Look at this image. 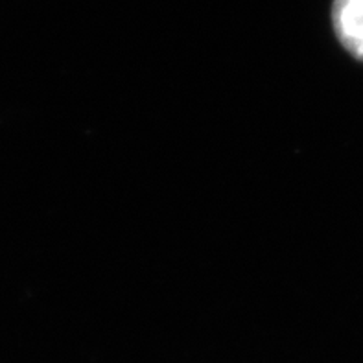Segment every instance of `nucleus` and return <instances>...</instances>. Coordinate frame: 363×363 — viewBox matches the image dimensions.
Segmentation results:
<instances>
[{
    "label": "nucleus",
    "instance_id": "obj_1",
    "mask_svg": "<svg viewBox=\"0 0 363 363\" xmlns=\"http://www.w3.org/2000/svg\"><path fill=\"white\" fill-rule=\"evenodd\" d=\"M332 24L347 52L363 61V0H334Z\"/></svg>",
    "mask_w": 363,
    "mask_h": 363
}]
</instances>
